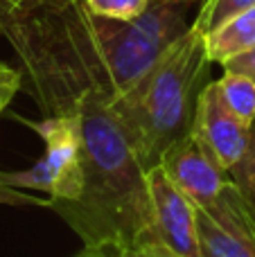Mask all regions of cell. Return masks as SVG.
<instances>
[{"label": "cell", "instance_id": "cell-5", "mask_svg": "<svg viewBox=\"0 0 255 257\" xmlns=\"http://www.w3.org/2000/svg\"><path fill=\"white\" fill-rule=\"evenodd\" d=\"M251 133L253 126L239 120L224 102L217 81L203 86L197 99L190 136L199 142V147L210 156L217 167L228 174L244 158Z\"/></svg>", "mask_w": 255, "mask_h": 257}, {"label": "cell", "instance_id": "cell-4", "mask_svg": "<svg viewBox=\"0 0 255 257\" xmlns=\"http://www.w3.org/2000/svg\"><path fill=\"white\" fill-rule=\"evenodd\" d=\"M43 138L45 154L32 169L0 172L3 178L21 190H39L52 199V210L63 214L81 201L86 190L81 145L75 128L59 117H43L30 124Z\"/></svg>", "mask_w": 255, "mask_h": 257}, {"label": "cell", "instance_id": "cell-6", "mask_svg": "<svg viewBox=\"0 0 255 257\" xmlns=\"http://www.w3.org/2000/svg\"><path fill=\"white\" fill-rule=\"evenodd\" d=\"M152 210V230L163 244L183 257H201L197 232V205L170 181L161 165L145 174Z\"/></svg>", "mask_w": 255, "mask_h": 257}, {"label": "cell", "instance_id": "cell-8", "mask_svg": "<svg viewBox=\"0 0 255 257\" xmlns=\"http://www.w3.org/2000/svg\"><path fill=\"white\" fill-rule=\"evenodd\" d=\"M251 45H255V7L228 18L206 34V50L210 63L224 66L228 59L242 54Z\"/></svg>", "mask_w": 255, "mask_h": 257}, {"label": "cell", "instance_id": "cell-1", "mask_svg": "<svg viewBox=\"0 0 255 257\" xmlns=\"http://www.w3.org/2000/svg\"><path fill=\"white\" fill-rule=\"evenodd\" d=\"M0 34L43 117L75 128L86 190L63 219L84 246L122 250L152 235L129 95L113 77L86 0H0Z\"/></svg>", "mask_w": 255, "mask_h": 257}, {"label": "cell", "instance_id": "cell-12", "mask_svg": "<svg viewBox=\"0 0 255 257\" xmlns=\"http://www.w3.org/2000/svg\"><path fill=\"white\" fill-rule=\"evenodd\" d=\"M228 176L248 199L255 201V124H253L251 142H248L246 154H244V158L230 169Z\"/></svg>", "mask_w": 255, "mask_h": 257}, {"label": "cell", "instance_id": "cell-15", "mask_svg": "<svg viewBox=\"0 0 255 257\" xmlns=\"http://www.w3.org/2000/svg\"><path fill=\"white\" fill-rule=\"evenodd\" d=\"M23 88V77L18 68L7 66L0 61V113L7 108V104L14 99V95Z\"/></svg>", "mask_w": 255, "mask_h": 257}, {"label": "cell", "instance_id": "cell-3", "mask_svg": "<svg viewBox=\"0 0 255 257\" xmlns=\"http://www.w3.org/2000/svg\"><path fill=\"white\" fill-rule=\"evenodd\" d=\"M188 7L190 3L181 0H161L129 21L95 16L90 12L113 77L124 95L138 86L158 57L190 27L185 25Z\"/></svg>", "mask_w": 255, "mask_h": 257}, {"label": "cell", "instance_id": "cell-17", "mask_svg": "<svg viewBox=\"0 0 255 257\" xmlns=\"http://www.w3.org/2000/svg\"><path fill=\"white\" fill-rule=\"evenodd\" d=\"M75 257H120V253L111 246H84Z\"/></svg>", "mask_w": 255, "mask_h": 257}, {"label": "cell", "instance_id": "cell-14", "mask_svg": "<svg viewBox=\"0 0 255 257\" xmlns=\"http://www.w3.org/2000/svg\"><path fill=\"white\" fill-rule=\"evenodd\" d=\"M117 253H120V257H183L181 253L172 250L167 244H163L154 232L152 235L140 237L138 241H134L131 246L117 250Z\"/></svg>", "mask_w": 255, "mask_h": 257}, {"label": "cell", "instance_id": "cell-16", "mask_svg": "<svg viewBox=\"0 0 255 257\" xmlns=\"http://www.w3.org/2000/svg\"><path fill=\"white\" fill-rule=\"evenodd\" d=\"M224 70L228 72H239V75H246L255 81V45H251L248 50H244L242 54L228 59L224 63Z\"/></svg>", "mask_w": 255, "mask_h": 257}, {"label": "cell", "instance_id": "cell-7", "mask_svg": "<svg viewBox=\"0 0 255 257\" xmlns=\"http://www.w3.org/2000/svg\"><path fill=\"white\" fill-rule=\"evenodd\" d=\"M161 165L170 181L201 208H212L228 183V174L219 169L212 158L199 147L192 136L181 138L163 154Z\"/></svg>", "mask_w": 255, "mask_h": 257}, {"label": "cell", "instance_id": "cell-9", "mask_svg": "<svg viewBox=\"0 0 255 257\" xmlns=\"http://www.w3.org/2000/svg\"><path fill=\"white\" fill-rule=\"evenodd\" d=\"M219 93L228 108L244 120L246 124H255V81L246 75L239 72H228L224 70V77L217 81Z\"/></svg>", "mask_w": 255, "mask_h": 257}, {"label": "cell", "instance_id": "cell-18", "mask_svg": "<svg viewBox=\"0 0 255 257\" xmlns=\"http://www.w3.org/2000/svg\"><path fill=\"white\" fill-rule=\"evenodd\" d=\"M152 3H161V0H152ZM181 3H190V5H194V3H199V0H181Z\"/></svg>", "mask_w": 255, "mask_h": 257}, {"label": "cell", "instance_id": "cell-11", "mask_svg": "<svg viewBox=\"0 0 255 257\" xmlns=\"http://www.w3.org/2000/svg\"><path fill=\"white\" fill-rule=\"evenodd\" d=\"M152 5V0H86V7L95 16L115 18V21H129L136 18Z\"/></svg>", "mask_w": 255, "mask_h": 257}, {"label": "cell", "instance_id": "cell-10", "mask_svg": "<svg viewBox=\"0 0 255 257\" xmlns=\"http://www.w3.org/2000/svg\"><path fill=\"white\" fill-rule=\"evenodd\" d=\"M251 7H255V0H203L192 27L206 36L208 32L219 27L221 23H226L228 18L237 16V14L246 12Z\"/></svg>", "mask_w": 255, "mask_h": 257}, {"label": "cell", "instance_id": "cell-13", "mask_svg": "<svg viewBox=\"0 0 255 257\" xmlns=\"http://www.w3.org/2000/svg\"><path fill=\"white\" fill-rule=\"evenodd\" d=\"M0 203L14 205V208H52V199L50 196H36L27 190L9 185L0 174Z\"/></svg>", "mask_w": 255, "mask_h": 257}, {"label": "cell", "instance_id": "cell-2", "mask_svg": "<svg viewBox=\"0 0 255 257\" xmlns=\"http://www.w3.org/2000/svg\"><path fill=\"white\" fill-rule=\"evenodd\" d=\"M208 68L206 36L190 25L126 93L145 172L161 163L174 142L190 136Z\"/></svg>", "mask_w": 255, "mask_h": 257}]
</instances>
